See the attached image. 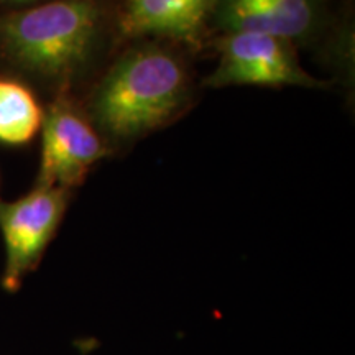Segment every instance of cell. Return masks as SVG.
Returning <instances> with one entry per match:
<instances>
[{"instance_id": "3957f363", "label": "cell", "mask_w": 355, "mask_h": 355, "mask_svg": "<svg viewBox=\"0 0 355 355\" xmlns=\"http://www.w3.org/2000/svg\"><path fill=\"white\" fill-rule=\"evenodd\" d=\"M69 189L35 186L12 202H0V232L6 245L2 285L15 291L37 266L56 234L69 202Z\"/></svg>"}, {"instance_id": "8992f818", "label": "cell", "mask_w": 355, "mask_h": 355, "mask_svg": "<svg viewBox=\"0 0 355 355\" xmlns=\"http://www.w3.org/2000/svg\"><path fill=\"white\" fill-rule=\"evenodd\" d=\"M217 19L227 32H257L295 42L319 21V0H219Z\"/></svg>"}, {"instance_id": "9c48e42d", "label": "cell", "mask_w": 355, "mask_h": 355, "mask_svg": "<svg viewBox=\"0 0 355 355\" xmlns=\"http://www.w3.org/2000/svg\"><path fill=\"white\" fill-rule=\"evenodd\" d=\"M3 3H28V2H37V0H0Z\"/></svg>"}, {"instance_id": "277c9868", "label": "cell", "mask_w": 355, "mask_h": 355, "mask_svg": "<svg viewBox=\"0 0 355 355\" xmlns=\"http://www.w3.org/2000/svg\"><path fill=\"white\" fill-rule=\"evenodd\" d=\"M42 128L37 186L71 191L83 184L91 166L107 155V146L94 125L63 91L48 107Z\"/></svg>"}, {"instance_id": "5b68a950", "label": "cell", "mask_w": 355, "mask_h": 355, "mask_svg": "<svg viewBox=\"0 0 355 355\" xmlns=\"http://www.w3.org/2000/svg\"><path fill=\"white\" fill-rule=\"evenodd\" d=\"M220 61L206 84L225 86L321 87L298 63L293 43L257 32H229L219 43Z\"/></svg>"}, {"instance_id": "7a4b0ae2", "label": "cell", "mask_w": 355, "mask_h": 355, "mask_svg": "<svg viewBox=\"0 0 355 355\" xmlns=\"http://www.w3.org/2000/svg\"><path fill=\"white\" fill-rule=\"evenodd\" d=\"M188 97V74L171 51L141 46L102 79L91 101L92 121L105 135L130 140L166 123Z\"/></svg>"}, {"instance_id": "ba28073f", "label": "cell", "mask_w": 355, "mask_h": 355, "mask_svg": "<svg viewBox=\"0 0 355 355\" xmlns=\"http://www.w3.org/2000/svg\"><path fill=\"white\" fill-rule=\"evenodd\" d=\"M38 97L19 79L0 76V144L19 146L32 141L43 125Z\"/></svg>"}, {"instance_id": "52a82bcc", "label": "cell", "mask_w": 355, "mask_h": 355, "mask_svg": "<svg viewBox=\"0 0 355 355\" xmlns=\"http://www.w3.org/2000/svg\"><path fill=\"white\" fill-rule=\"evenodd\" d=\"M219 0H127L122 28L127 35H157L198 44Z\"/></svg>"}, {"instance_id": "6da1fadb", "label": "cell", "mask_w": 355, "mask_h": 355, "mask_svg": "<svg viewBox=\"0 0 355 355\" xmlns=\"http://www.w3.org/2000/svg\"><path fill=\"white\" fill-rule=\"evenodd\" d=\"M102 30L94 0H51L0 15V56L21 73L64 87L92 61Z\"/></svg>"}]
</instances>
